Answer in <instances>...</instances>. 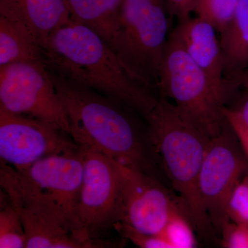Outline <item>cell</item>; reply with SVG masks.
Masks as SVG:
<instances>
[{
	"label": "cell",
	"instance_id": "1",
	"mask_svg": "<svg viewBox=\"0 0 248 248\" xmlns=\"http://www.w3.org/2000/svg\"><path fill=\"white\" fill-rule=\"evenodd\" d=\"M51 72L115 99L146 119L159 98L133 79L107 41L72 21L55 31L43 48Z\"/></svg>",
	"mask_w": 248,
	"mask_h": 248
},
{
	"label": "cell",
	"instance_id": "2",
	"mask_svg": "<svg viewBox=\"0 0 248 248\" xmlns=\"http://www.w3.org/2000/svg\"><path fill=\"white\" fill-rule=\"evenodd\" d=\"M49 71V70H48ZM50 72L70 123V136L127 167L147 173L148 163L131 109L101 93Z\"/></svg>",
	"mask_w": 248,
	"mask_h": 248
},
{
	"label": "cell",
	"instance_id": "3",
	"mask_svg": "<svg viewBox=\"0 0 248 248\" xmlns=\"http://www.w3.org/2000/svg\"><path fill=\"white\" fill-rule=\"evenodd\" d=\"M148 133L174 190L180 196L191 223L201 236L213 229L202 203L201 169L211 141L164 97L146 117Z\"/></svg>",
	"mask_w": 248,
	"mask_h": 248
},
{
	"label": "cell",
	"instance_id": "4",
	"mask_svg": "<svg viewBox=\"0 0 248 248\" xmlns=\"http://www.w3.org/2000/svg\"><path fill=\"white\" fill-rule=\"evenodd\" d=\"M80 148L39 160L22 170L1 163L0 184L17 208H27L61 222L92 241L80 225L78 206L83 179Z\"/></svg>",
	"mask_w": 248,
	"mask_h": 248
},
{
	"label": "cell",
	"instance_id": "5",
	"mask_svg": "<svg viewBox=\"0 0 248 248\" xmlns=\"http://www.w3.org/2000/svg\"><path fill=\"white\" fill-rule=\"evenodd\" d=\"M165 0H124L108 45L129 76L158 90L170 34Z\"/></svg>",
	"mask_w": 248,
	"mask_h": 248
},
{
	"label": "cell",
	"instance_id": "6",
	"mask_svg": "<svg viewBox=\"0 0 248 248\" xmlns=\"http://www.w3.org/2000/svg\"><path fill=\"white\" fill-rule=\"evenodd\" d=\"M177 110L209 138L228 127L225 108L230 100L214 86L203 70L170 35L158 90Z\"/></svg>",
	"mask_w": 248,
	"mask_h": 248
},
{
	"label": "cell",
	"instance_id": "7",
	"mask_svg": "<svg viewBox=\"0 0 248 248\" xmlns=\"http://www.w3.org/2000/svg\"><path fill=\"white\" fill-rule=\"evenodd\" d=\"M0 107L70 134L66 110L45 63L20 62L0 66Z\"/></svg>",
	"mask_w": 248,
	"mask_h": 248
},
{
	"label": "cell",
	"instance_id": "8",
	"mask_svg": "<svg viewBox=\"0 0 248 248\" xmlns=\"http://www.w3.org/2000/svg\"><path fill=\"white\" fill-rule=\"evenodd\" d=\"M236 139L230 125L212 139L201 169L202 203L212 227L219 232L230 221L227 208L232 192L248 172V160L241 154Z\"/></svg>",
	"mask_w": 248,
	"mask_h": 248
},
{
	"label": "cell",
	"instance_id": "9",
	"mask_svg": "<svg viewBox=\"0 0 248 248\" xmlns=\"http://www.w3.org/2000/svg\"><path fill=\"white\" fill-rule=\"evenodd\" d=\"M79 148L84 171L78 216L81 228L91 236L94 232L120 221L121 164L92 148Z\"/></svg>",
	"mask_w": 248,
	"mask_h": 248
},
{
	"label": "cell",
	"instance_id": "10",
	"mask_svg": "<svg viewBox=\"0 0 248 248\" xmlns=\"http://www.w3.org/2000/svg\"><path fill=\"white\" fill-rule=\"evenodd\" d=\"M63 134L43 121L0 107V158L14 169H26L47 156L79 148Z\"/></svg>",
	"mask_w": 248,
	"mask_h": 248
},
{
	"label": "cell",
	"instance_id": "11",
	"mask_svg": "<svg viewBox=\"0 0 248 248\" xmlns=\"http://www.w3.org/2000/svg\"><path fill=\"white\" fill-rule=\"evenodd\" d=\"M121 173L122 200L118 223L143 234L160 235L178 208L175 202L147 173L122 164Z\"/></svg>",
	"mask_w": 248,
	"mask_h": 248
},
{
	"label": "cell",
	"instance_id": "12",
	"mask_svg": "<svg viewBox=\"0 0 248 248\" xmlns=\"http://www.w3.org/2000/svg\"><path fill=\"white\" fill-rule=\"evenodd\" d=\"M170 35L179 42L215 88L231 100L240 86L225 78L224 59L216 29L200 18L191 17L178 22Z\"/></svg>",
	"mask_w": 248,
	"mask_h": 248
},
{
	"label": "cell",
	"instance_id": "13",
	"mask_svg": "<svg viewBox=\"0 0 248 248\" xmlns=\"http://www.w3.org/2000/svg\"><path fill=\"white\" fill-rule=\"evenodd\" d=\"M0 16L25 28L42 48L52 34L72 22L66 0H0Z\"/></svg>",
	"mask_w": 248,
	"mask_h": 248
},
{
	"label": "cell",
	"instance_id": "14",
	"mask_svg": "<svg viewBox=\"0 0 248 248\" xmlns=\"http://www.w3.org/2000/svg\"><path fill=\"white\" fill-rule=\"evenodd\" d=\"M20 213L27 239V248H82L97 247L53 217L27 208Z\"/></svg>",
	"mask_w": 248,
	"mask_h": 248
},
{
	"label": "cell",
	"instance_id": "15",
	"mask_svg": "<svg viewBox=\"0 0 248 248\" xmlns=\"http://www.w3.org/2000/svg\"><path fill=\"white\" fill-rule=\"evenodd\" d=\"M218 37L224 59L225 78L235 81L248 69V0H240L232 20Z\"/></svg>",
	"mask_w": 248,
	"mask_h": 248
},
{
	"label": "cell",
	"instance_id": "16",
	"mask_svg": "<svg viewBox=\"0 0 248 248\" xmlns=\"http://www.w3.org/2000/svg\"><path fill=\"white\" fill-rule=\"evenodd\" d=\"M20 62L45 63L43 48L25 28L0 16V66Z\"/></svg>",
	"mask_w": 248,
	"mask_h": 248
},
{
	"label": "cell",
	"instance_id": "17",
	"mask_svg": "<svg viewBox=\"0 0 248 248\" xmlns=\"http://www.w3.org/2000/svg\"><path fill=\"white\" fill-rule=\"evenodd\" d=\"M124 0H66L72 21L97 32L108 44Z\"/></svg>",
	"mask_w": 248,
	"mask_h": 248
},
{
	"label": "cell",
	"instance_id": "18",
	"mask_svg": "<svg viewBox=\"0 0 248 248\" xmlns=\"http://www.w3.org/2000/svg\"><path fill=\"white\" fill-rule=\"evenodd\" d=\"M0 248H27L20 213L6 193H1Z\"/></svg>",
	"mask_w": 248,
	"mask_h": 248
},
{
	"label": "cell",
	"instance_id": "19",
	"mask_svg": "<svg viewBox=\"0 0 248 248\" xmlns=\"http://www.w3.org/2000/svg\"><path fill=\"white\" fill-rule=\"evenodd\" d=\"M239 2L240 0H195L194 14L211 24L219 34L232 20Z\"/></svg>",
	"mask_w": 248,
	"mask_h": 248
},
{
	"label": "cell",
	"instance_id": "20",
	"mask_svg": "<svg viewBox=\"0 0 248 248\" xmlns=\"http://www.w3.org/2000/svg\"><path fill=\"white\" fill-rule=\"evenodd\" d=\"M194 229L192 223L177 208L160 235L167 241L170 248H193L197 246Z\"/></svg>",
	"mask_w": 248,
	"mask_h": 248
},
{
	"label": "cell",
	"instance_id": "21",
	"mask_svg": "<svg viewBox=\"0 0 248 248\" xmlns=\"http://www.w3.org/2000/svg\"><path fill=\"white\" fill-rule=\"evenodd\" d=\"M227 213L230 221L248 224V172L232 192Z\"/></svg>",
	"mask_w": 248,
	"mask_h": 248
},
{
	"label": "cell",
	"instance_id": "22",
	"mask_svg": "<svg viewBox=\"0 0 248 248\" xmlns=\"http://www.w3.org/2000/svg\"><path fill=\"white\" fill-rule=\"evenodd\" d=\"M222 245L228 248H248V224L229 221L222 228Z\"/></svg>",
	"mask_w": 248,
	"mask_h": 248
},
{
	"label": "cell",
	"instance_id": "23",
	"mask_svg": "<svg viewBox=\"0 0 248 248\" xmlns=\"http://www.w3.org/2000/svg\"><path fill=\"white\" fill-rule=\"evenodd\" d=\"M116 227L122 231V234L133 243L142 248H170L167 241L161 235L143 234L135 231L131 227L118 223Z\"/></svg>",
	"mask_w": 248,
	"mask_h": 248
},
{
	"label": "cell",
	"instance_id": "24",
	"mask_svg": "<svg viewBox=\"0 0 248 248\" xmlns=\"http://www.w3.org/2000/svg\"><path fill=\"white\" fill-rule=\"evenodd\" d=\"M195 0H165L170 18H176L178 22L191 17L194 14Z\"/></svg>",
	"mask_w": 248,
	"mask_h": 248
},
{
	"label": "cell",
	"instance_id": "25",
	"mask_svg": "<svg viewBox=\"0 0 248 248\" xmlns=\"http://www.w3.org/2000/svg\"><path fill=\"white\" fill-rule=\"evenodd\" d=\"M225 116L226 120L234 132L239 141L240 146L242 148L244 155L248 160V128L241 123V122L227 108H225Z\"/></svg>",
	"mask_w": 248,
	"mask_h": 248
},
{
	"label": "cell",
	"instance_id": "26",
	"mask_svg": "<svg viewBox=\"0 0 248 248\" xmlns=\"http://www.w3.org/2000/svg\"><path fill=\"white\" fill-rule=\"evenodd\" d=\"M244 90L242 97L240 98L234 107H226L246 128H248V90Z\"/></svg>",
	"mask_w": 248,
	"mask_h": 248
},
{
	"label": "cell",
	"instance_id": "27",
	"mask_svg": "<svg viewBox=\"0 0 248 248\" xmlns=\"http://www.w3.org/2000/svg\"><path fill=\"white\" fill-rule=\"evenodd\" d=\"M236 81L239 83L241 87L248 90V69L240 75Z\"/></svg>",
	"mask_w": 248,
	"mask_h": 248
}]
</instances>
